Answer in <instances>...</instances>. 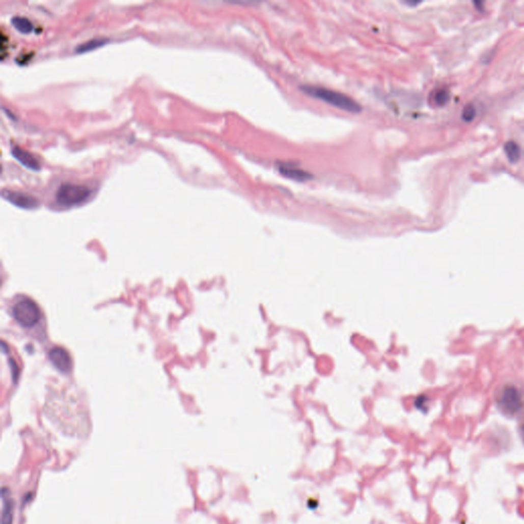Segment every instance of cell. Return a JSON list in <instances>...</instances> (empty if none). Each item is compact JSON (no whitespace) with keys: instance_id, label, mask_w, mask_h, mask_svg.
Here are the masks:
<instances>
[{"instance_id":"cell-11","label":"cell","mask_w":524,"mask_h":524,"mask_svg":"<svg viewBox=\"0 0 524 524\" xmlns=\"http://www.w3.org/2000/svg\"><path fill=\"white\" fill-rule=\"evenodd\" d=\"M12 24L19 32L24 34H29L33 31V24L27 18L14 17L12 19Z\"/></svg>"},{"instance_id":"cell-3","label":"cell","mask_w":524,"mask_h":524,"mask_svg":"<svg viewBox=\"0 0 524 524\" xmlns=\"http://www.w3.org/2000/svg\"><path fill=\"white\" fill-rule=\"evenodd\" d=\"M91 191L87 186L75 183H64L57 190L56 200L62 206H74L88 200Z\"/></svg>"},{"instance_id":"cell-15","label":"cell","mask_w":524,"mask_h":524,"mask_svg":"<svg viewBox=\"0 0 524 524\" xmlns=\"http://www.w3.org/2000/svg\"><path fill=\"white\" fill-rule=\"evenodd\" d=\"M517 430H518V434H519V436H520L521 442H522V443H523V445H524V413L519 418V422H518Z\"/></svg>"},{"instance_id":"cell-5","label":"cell","mask_w":524,"mask_h":524,"mask_svg":"<svg viewBox=\"0 0 524 524\" xmlns=\"http://www.w3.org/2000/svg\"><path fill=\"white\" fill-rule=\"evenodd\" d=\"M3 198L9 201L10 203L14 204L15 206H18L23 209H35L40 205V202L34 196L21 191L4 189Z\"/></svg>"},{"instance_id":"cell-10","label":"cell","mask_w":524,"mask_h":524,"mask_svg":"<svg viewBox=\"0 0 524 524\" xmlns=\"http://www.w3.org/2000/svg\"><path fill=\"white\" fill-rule=\"evenodd\" d=\"M504 151L506 153L508 160L511 163H516L520 159V155H521L520 148L515 142H513V141L507 142L504 146Z\"/></svg>"},{"instance_id":"cell-9","label":"cell","mask_w":524,"mask_h":524,"mask_svg":"<svg viewBox=\"0 0 524 524\" xmlns=\"http://www.w3.org/2000/svg\"><path fill=\"white\" fill-rule=\"evenodd\" d=\"M3 500H4V509H3V524H12L13 523V512H14V502L10 498V492L7 488L3 490Z\"/></svg>"},{"instance_id":"cell-12","label":"cell","mask_w":524,"mask_h":524,"mask_svg":"<svg viewBox=\"0 0 524 524\" xmlns=\"http://www.w3.org/2000/svg\"><path fill=\"white\" fill-rule=\"evenodd\" d=\"M450 91L448 89H438L433 93L432 101L437 107H444L450 101Z\"/></svg>"},{"instance_id":"cell-7","label":"cell","mask_w":524,"mask_h":524,"mask_svg":"<svg viewBox=\"0 0 524 524\" xmlns=\"http://www.w3.org/2000/svg\"><path fill=\"white\" fill-rule=\"evenodd\" d=\"M12 154H13L14 158L17 159L26 168H28L30 170H34V171L40 170V168H41L40 162L31 153H29L19 147H14L12 149Z\"/></svg>"},{"instance_id":"cell-6","label":"cell","mask_w":524,"mask_h":524,"mask_svg":"<svg viewBox=\"0 0 524 524\" xmlns=\"http://www.w3.org/2000/svg\"><path fill=\"white\" fill-rule=\"evenodd\" d=\"M49 360L53 366L61 372H69L72 367V361L67 350L62 347H54L49 351Z\"/></svg>"},{"instance_id":"cell-14","label":"cell","mask_w":524,"mask_h":524,"mask_svg":"<svg viewBox=\"0 0 524 524\" xmlns=\"http://www.w3.org/2000/svg\"><path fill=\"white\" fill-rule=\"evenodd\" d=\"M476 116V110H475V107L473 106L472 103H468L465 106V108L463 109V112H462V118L465 122H471L474 120Z\"/></svg>"},{"instance_id":"cell-13","label":"cell","mask_w":524,"mask_h":524,"mask_svg":"<svg viewBox=\"0 0 524 524\" xmlns=\"http://www.w3.org/2000/svg\"><path fill=\"white\" fill-rule=\"evenodd\" d=\"M107 43V40L104 39H93V40H89L83 44H80L77 48H76V51L81 53V52H86V51H90V50H93L97 47H100L102 45H104Z\"/></svg>"},{"instance_id":"cell-1","label":"cell","mask_w":524,"mask_h":524,"mask_svg":"<svg viewBox=\"0 0 524 524\" xmlns=\"http://www.w3.org/2000/svg\"><path fill=\"white\" fill-rule=\"evenodd\" d=\"M497 407L507 418H520L524 413V389L515 383H506L494 394Z\"/></svg>"},{"instance_id":"cell-2","label":"cell","mask_w":524,"mask_h":524,"mask_svg":"<svg viewBox=\"0 0 524 524\" xmlns=\"http://www.w3.org/2000/svg\"><path fill=\"white\" fill-rule=\"evenodd\" d=\"M301 89L306 94L316 97L318 99H321L323 101H326L327 103L332 104V106L339 108L341 110L350 112V113H360L362 111V106L353 100L351 97L334 90H330L328 88L319 87V86H311V85H304L301 86Z\"/></svg>"},{"instance_id":"cell-8","label":"cell","mask_w":524,"mask_h":524,"mask_svg":"<svg viewBox=\"0 0 524 524\" xmlns=\"http://www.w3.org/2000/svg\"><path fill=\"white\" fill-rule=\"evenodd\" d=\"M279 171L285 177L296 180V181H306L312 177L308 172L303 171L297 167H294V166L288 165V164H281L279 166Z\"/></svg>"},{"instance_id":"cell-4","label":"cell","mask_w":524,"mask_h":524,"mask_svg":"<svg viewBox=\"0 0 524 524\" xmlns=\"http://www.w3.org/2000/svg\"><path fill=\"white\" fill-rule=\"evenodd\" d=\"M13 316L23 327H33L40 320V309L31 299L19 300L13 307Z\"/></svg>"}]
</instances>
